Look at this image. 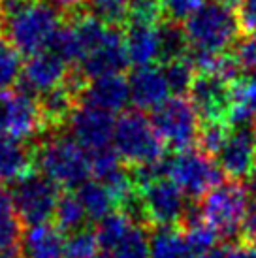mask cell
<instances>
[{"mask_svg":"<svg viewBox=\"0 0 256 258\" xmlns=\"http://www.w3.org/2000/svg\"><path fill=\"white\" fill-rule=\"evenodd\" d=\"M106 254L111 258H151V232L147 224L132 221Z\"/></svg>","mask_w":256,"mask_h":258,"instance_id":"24","label":"cell"},{"mask_svg":"<svg viewBox=\"0 0 256 258\" xmlns=\"http://www.w3.org/2000/svg\"><path fill=\"white\" fill-rule=\"evenodd\" d=\"M40 102L27 91L0 93V138L29 142L45 132Z\"/></svg>","mask_w":256,"mask_h":258,"instance_id":"10","label":"cell"},{"mask_svg":"<svg viewBox=\"0 0 256 258\" xmlns=\"http://www.w3.org/2000/svg\"><path fill=\"white\" fill-rule=\"evenodd\" d=\"M34 149L25 142L0 138V183H17L32 172Z\"/></svg>","mask_w":256,"mask_h":258,"instance_id":"20","label":"cell"},{"mask_svg":"<svg viewBox=\"0 0 256 258\" xmlns=\"http://www.w3.org/2000/svg\"><path fill=\"white\" fill-rule=\"evenodd\" d=\"M188 55H228L239 42L241 27L235 6L207 0L183 23Z\"/></svg>","mask_w":256,"mask_h":258,"instance_id":"2","label":"cell"},{"mask_svg":"<svg viewBox=\"0 0 256 258\" xmlns=\"http://www.w3.org/2000/svg\"><path fill=\"white\" fill-rule=\"evenodd\" d=\"M78 198L81 206L85 209L87 219L91 221H104L107 215H111L117 211L113 194L109 192L106 185H102L100 181H87L78 188Z\"/></svg>","mask_w":256,"mask_h":258,"instance_id":"25","label":"cell"},{"mask_svg":"<svg viewBox=\"0 0 256 258\" xmlns=\"http://www.w3.org/2000/svg\"><path fill=\"white\" fill-rule=\"evenodd\" d=\"M166 175L185 192L188 198H204L209 190L222 183L221 166L215 158L204 155L198 149L175 153L166 160Z\"/></svg>","mask_w":256,"mask_h":258,"instance_id":"8","label":"cell"},{"mask_svg":"<svg viewBox=\"0 0 256 258\" xmlns=\"http://www.w3.org/2000/svg\"><path fill=\"white\" fill-rule=\"evenodd\" d=\"M138 200L143 224L153 228H175L188 211L185 192L168 175L138 186Z\"/></svg>","mask_w":256,"mask_h":258,"instance_id":"6","label":"cell"},{"mask_svg":"<svg viewBox=\"0 0 256 258\" xmlns=\"http://www.w3.org/2000/svg\"><path fill=\"white\" fill-rule=\"evenodd\" d=\"M232 53H234L241 72H245V76H249L250 79L256 81V34L239 38V42Z\"/></svg>","mask_w":256,"mask_h":258,"instance_id":"33","label":"cell"},{"mask_svg":"<svg viewBox=\"0 0 256 258\" xmlns=\"http://www.w3.org/2000/svg\"><path fill=\"white\" fill-rule=\"evenodd\" d=\"M128 102H130V85L122 74L91 79L81 87L79 93V104L102 109L111 115L119 111L122 113Z\"/></svg>","mask_w":256,"mask_h":258,"instance_id":"18","label":"cell"},{"mask_svg":"<svg viewBox=\"0 0 256 258\" xmlns=\"http://www.w3.org/2000/svg\"><path fill=\"white\" fill-rule=\"evenodd\" d=\"M111 147L121 160L132 170L164 162V151L157 128L147 115L140 109H128L115 121V132Z\"/></svg>","mask_w":256,"mask_h":258,"instance_id":"4","label":"cell"},{"mask_svg":"<svg viewBox=\"0 0 256 258\" xmlns=\"http://www.w3.org/2000/svg\"><path fill=\"white\" fill-rule=\"evenodd\" d=\"M34 166L58 188H79L89 181L91 153L70 136L55 132L34 147Z\"/></svg>","mask_w":256,"mask_h":258,"instance_id":"3","label":"cell"},{"mask_svg":"<svg viewBox=\"0 0 256 258\" xmlns=\"http://www.w3.org/2000/svg\"><path fill=\"white\" fill-rule=\"evenodd\" d=\"M234 256L235 258H256V245L250 241H241L234 245Z\"/></svg>","mask_w":256,"mask_h":258,"instance_id":"37","label":"cell"},{"mask_svg":"<svg viewBox=\"0 0 256 258\" xmlns=\"http://www.w3.org/2000/svg\"><path fill=\"white\" fill-rule=\"evenodd\" d=\"M249 181H250V190L256 194V162H254V166H252V172H250V175H249Z\"/></svg>","mask_w":256,"mask_h":258,"instance_id":"39","label":"cell"},{"mask_svg":"<svg viewBox=\"0 0 256 258\" xmlns=\"http://www.w3.org/2000/svg\"><path fill=\"white\" fill-rule=\"evenodd\" d=\"M64 232L55 224L42 222L32 224L23 232L21 256L23 258H64Z\"/></svg>","mask_w":256,"mask_h":258,"instance_id":"19","label":"cell"},{"mask_svg":"<svg viewBox=\"0 0 256 258\" xmlns=\"http://www.w3.org/2000/svg\"><path fill=\"white\" fill-rule=\"evenodd\" d=\"M232 126L226 121H202L198 132V151L215 158L226 144Z\"/></svg>","mask_w":256,"mask_h":258,"instance_id":"30","label":"cell"},{"mask_svg":"<svg viewBox=\"0 0 256 258\" xmlns=\"http://www.w3.org/2000/svg\"><path fill=\"white\" fill-rule=\"evenodd\" d=\"M98 239L96 232L83 228L70 234L64 247V258H96L98 256Z\"/></svg>","mask_w":256,"mask_h":258,"instance_id":"31","label":"cell"},{"mask_svg":"<svg viewBox=\"0 0 256 258\" xmlns=\"http://www.w3.org/2000/svg\"><path fill=\"white\" fill-rule=\"evenodd\" d=\"M21 224L10 190L0 188V258H23Z\"/></svg>","mask_w":256,"mask_h":258,"instance_id":"22","label":"cell"},{"mask_svg":"<svg viewBox=\"0 0 256 258\" xmlns=\"http://www.w3.org/2000/svg\"><path fill=\"white\" fill-rule=\"evenodd\" d=\"M151 258H194L179 228H153Z\"/></svg>","mask_w":256,"mask_h":258,"instance_id":"26","label":"cell"},{"mask_svg":"<svg viewBox=\"0 0 256 258\" xmlns=\"http://www.w3.org/2000/svg\"><path fill=\"white\" fill-rule=\"evenodd\" d=\"M226 122L232 128L256 126V81L239 78L230 85V109Z\"/></svg>","mask_w":256,"mask_h":258,"instance_id":"21","label":"cell"},{"mask_svg":"<svg viewBox=\"0 0 256 258\" xmlns=\"http://www.w3.org/2000/svg\"><path fill=\"white\" fill-rule=\"evenodd\" d=\"M23 60L4 34H0V93H10L21 81Z\"/></svg>","mask_w":256,"mask_h":258,"instance_id":"28","label":"cell"},{"mask_svg":"<svg viewBox=\"0 0 256 258\" xmlns=\"http://www.w3.org/2000/svg\"><path fill=\"white\" fill-rule=\"evenodd\" d=\"M230 81L211 76L196 74L188 91V100L196 108L202 121H226L230 109Z\"/></svg>","mask_w":256,"mask_h":258,"instance_id":"16","label":"cell"},{"mask_svg":"<svg viewBox=\"0 0 256 258\" xmlns=\"http://www.w3.org/2000/svg\"><path fill=\"white\" fill-rule=\"evenodd\" d=\"M128 64L124 32L119 27H106L74 70L87 83L91 79L119 76Z\"/></svg>","mask_w":256,"mask_h":258,"instance_id":"11","label":"cell"},{"mask_svg":"<svg viewBox=\"0 0 256 258\" xmlns=\"http://www.w3.org/2000/svg\"><path fill=\"white\" fill-rule=\"evenodd\" d=\"M221 2H224V4H230V6H237V2H239V0H221Z\"/></svg>","mask_w":256,"mask_h":258,"instance_id":"40","label":"cell"},{"mask_svg":"<svg viewBox=\"0 0 256 258\" xmlns=\"http://www.w3.org/2000/svg\"><path fill=\"white\" fill-rule=\"evenodd\" d=\"M66 17L51 0H0V34L27 57L49 49Z\"/></svg>","mask_w":256,"mask_h":258,"instance_id":"1","label":"cell"},{"mask_svg":"<svg viewBox=\"0 0 256 258\" xmlns=\"http://www.w3.org/2000/svg\"><path fill=\"white\" fill-rule=\"evenodd\" d=\"M254 130H256V126H254Z\"/></svg>","mask_w":256,"mask_h":258,"instance_id":"42","label":"cell"},{"mask_svg":"<svg viewBox=\"0 0 256 258\" xmlns=\"http://www.w3.org/2000/svg\"><path fill=\"white\" fill-rule=\"evenodd\" d=\"M130 85V102L140 111H155L164 102L173 96L170 81L166 78L162 64L136 68L128 78Z\"/></svg>","mask_w":256,"mask_h":258,"instance_id":"17","label":"cell"},{"mask_svg":"<svg viewBox=\"0 0 256 258\" xmlns=\"http://www.w3.org/2000/svg\"><path fill=\"white\" fill-rule=\"evenodd\" d=\"M115 121H117L115 115L79 104L66 124V128L70 132V136L87 153H96L100 149L111 147Z\"/></svg>","mask_w":256,"mask_h":258,"instance_id":"13","label":"cell"},{"mask_svg":"<svg viewBox=\"0 0 256 258\" xmlns=\"http://www.w3.org/2000/svg\"><path fill=\"white\" fill-rule=\"evenodd\" d=\"M250 206L249 188L243 181H222L202 198L200 213L221 237H235L243 232V222Z\"/></svg>","mask_w":256,"mask_h":258,"instance_id":"5","label":"cell"},{"mask_svg":"<svg viewBox=\"0 0 256 258\" xmlns=\"http://www.w3.org/2000/svg\"><path fill=\"white\" fill-rule=\"evenodd\" d=\"M72 74L74 68L62 57H58L55 51H42L38 55L29 57L23 64L21 85L25 87L23 91L40 98L64 85L72 78Z\"/></svg>","mask_w":256,"mask_h":258,"instance_id":"12","label":"cell"},{"mask_svg":"<svg viewBox=\"0 0 256 258\" xmlns=\"http://www.w3.org/2000/svg\"><path fill=\"white\" fill-rule=\"evenodd\" d=\"M243 234H245V241L256 245V202H250L245 222H243Z\"/></svg>","mask_w":256,"mask_h":258,"instance_id":"35","label":"cell"},{"mask_svg":"<svg viewBox=\"0 0 256 258\" xmlns=\"http://www.w3.org/2000/svg\"><path fill=\"white\" fill-rule=\"evenodd\" d=\"M151 121L166 149L181 153L192 149V145L198 142L202 122L188 96H171L170 100H166L160 108L153 111Z\"/></svg>","mask_w":256,"mask_h":258,"instance_id":"7","label":"cell"},{"mask_svg":"<svg viewBox=\"0 0 256 258\" xmlns=\"http://www.w3.org/2000/svg\"><path fill=\"white\" fill-rule=\"evenodd\" d=\"M162 21H138V19L126 21L122 32H124L128 60L134 68L162 62Z\"/></svg>","mask_w":256,"mask_h":258,"instance_id":"14","label":"cell"},{"mask_svg":"<svg viewBox=\"0 0 256 258\" xmlns=\"http://www.w3.org/2000/svg\"><path fill=\"white\" fill-rule=\"evenodd\" d=\"M256 162V130L254 126H237L230 130L226 144L217 155V164L232 181H243L252 172Z\"/></svg>","mask_w":256,"mask_h":258,"instance_id":"15","label":"cell"},{"mask_svg":"<svg viewBox=\"0 0 256 258\" xmlns=\"http://www.w3.org/2000/svg\"><path fill=\"white\" fill-rule=\"evenodd\" d=\"M202 258H235L234 256V245H217L215 249L206 252Z\"/></svg>","mask_w":256,"mask_h":258,"instance_id":"38","label":"cell"},{"mask_svg":"<svg viewBox=\"0 0 256 258\" xmlns=\"http://www.w3.org/2000/svg\"><path fill=\"white\" fill-rule=\"evenodd\" d=\"M243 36L256 34V0H239L235 6Z\"/></svg>","mask_w":256,"mask_h":258,"instance_id":"34","label":"cell"},{"mask_svg":"<svg viewBox=\"0 0 256 258\" xmlns=\"http://www.w3.org/2000/svg\"><path fill=\"white\" fill-rule=\"evenodd\" d=\"M158 2L162 8L164 19L183 25L196 10H200L206 4L207 0H158Z\"/></svg>","mask_w":256,"mask_h":258,"instance_id":"32","label":"cell"},{"mask_svg":"<svg viewBox=\"0 0 256 258\" xmlns=\"http://www.w3.org/2000/svg\"><path fill=\"white\" fill-rule=\"evenodd\" d=\"M51 2H55L66 15H72L81 12V10H85L89 0H51Z\"/></svg>","mask_w":256,"mask_h":258,"instance_id":"36","label":"cell"},{"mask_svg":"<svg viewBox=\"0 0 256 258\" xmlns=\"http://www.w3.org/2000/svg\"><path fill=\"white\" fill-rule=\"evenodd\" d=\"M96 258H111V256H109V254H106V252H104V254H98V256H96Z\"/></svg>","mask_w":256,"mask_h":258,"instance_id":"41","label":"cell"},{"mask_svg":"<svg viewBox=\"0 0 256 258\" xmlns=\"http://www.w3.org/2000/svg\"><path fill=\"white\" fill-rule=\"evenodd\" d=\"M181 232H183L186 247L194 258H202L206 252L215 249L217 239L221 237L217 234V230L202 217L200 208H188L185 219L181 222Z\"/></svg>","mask_w":256,"mask_h":258,"instance_id":"23","label":"cell"},{"mask_svg":"<svg viewBox=\"0 0 256 258\" xmlns=\"http://www.w3.org/2000/svg\"><path fill=\"white\" fill-rule=\"evenodd\" d=\"M10 196L19 221L27 226L42 224L53 219L60 198L58 186L45 175L34 172L14 183Z\"/></svg>","mask_w":256,"mask_h":258,"instance_id":"9","label":"cell"},{"mask_svg":"<svg viewBox=\"0 0 256 258\" xmlns=\"http://www.w3.org/2000/svg\"><path fill=\"white\" fill-rule=\"evenodd\" d=\"M55 226L66 234H74L83 230L87 221V213L76 192H66L58 198L57 209H55Z\"/></svg>","mask_w":256,"mask_h":258,"instance_id":"27","label":"cell"},{"mask_svg":"<svg viewBox=\"0 0 256 258\" xmlns=\"http://www.w3.org/2000/svg\"><path fill=\"white\" fill-rule=\"evenodd\" d=\"M85 12H89L107 27L122 29L130 14V0H89Z\"/></svg>","mask_w":256,"mask_h":258,"instance_id":"29","label":"cell"}]
</instances>
